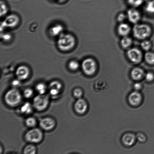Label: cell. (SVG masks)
<instances>
[{"label": "cell", "mask_w": 154, "mask_h": 154, "mask_svg": "<svg viewBox=\"0 0 154 154\" xmlns=\"http://www.w3.org/2000/svg\"><path fill=\"white\" fill-rule=\"evenodd\" d=\"M143 0H128L130 5L134 7H140L142 4Z\"/></svg>", "instance_id": "4316f807"}, {"label": "cell", "mask_w": 154, "mask_h": 154, "mask_svg": "<svg viewBox=\"0 0 154 154\" xmlns=\"http://www.w3.org/2000/svg\"><path fill=\"white\" fill-rule=\"evenodd\" d=\"M151 47V43L149 40H144L141 43V47L145 51L149 50Z\"/></svg>", "instance_id": "484cf974"}, {"label": "cell", "mask_w": 154, "mask_h": 154, "mask_svg": "<svg viewBox=\"0 0 154 154\" xmlns=\"http://www.w3.org/2000/svg\"><path fill=\"white\" fill-rule=\"evenodd\" d=\"M64 27L60 24L54 25L49 29V33L51 35L56 37L60 36L63 33Z\"/></svg>", "instance_id": "2e32d148"}, {"label": "cell", "mask_w": 154, "mask_h": 154, "mask_svg": "<svg viewBox=\"0 0 154 154\" xmlns=\"http://www.w3.org/2000/svg\"><path fill=\"white\" fill-rule=\"evenodd\" d=\"M36 90L40 94H45L46 90V86L43 83H39L36 86Z\"/></svg>", "instance_id": "603a6c76"}, {"label": "cell", "mask_w": 154, "mask_h": 154, "mask_svg": "<svg viewBox=\"0 0 154 154\" xmlns=\"http://www.w3.org/2000/svg\"><path fill=\"white\" fill-rule=\"evenodd\" d=\"M21 112L25 114H29L32 111V107L31 104L29 102L25 103L21 107Z\"/></svg>", "instance_id": "d6986e66"}, {"label": "cell", "mask_w": 154, "mask_h": 154, "mask_svg": "<svg viewBox=\"0 0 154 154\" xmlns=\"http://www.w3.org/2000/svg\"><path fill=\"white\" fill-rule=\"evenodd\" d=\"M49 101V97L47 95L39 94L34 97L33 105L38 111H43L48 107Z\"/></svg>", "instance_id": "277c9868"}, {"label": "cell", "mask_w": 154, "mask_h": 154, "mask_svg": "<svg viewBox=\"0 0 154 154\" xmlns=\"http://www.w3.org/2000/svg\"><path fill=\"white\" fill-rule=\"evenodd\" d=\"M30 74L29 69L26 66H21L17 69L16 75L19 80H24L28 78Z\"/></svg>", "instance_id": "30bf717a"}, {"label": "cell", "mask_w": 154, "mask_h": 154, "mask_svg": "<svg viewBox=\"0 0 154 154\" xmlns=\"http://www.w3.org/2000/svg\"><path fill=\"white\" fill-rule=\"evenodd\" d=\"M62 85L61 83L58 81H55L52 82L49 86V89H55V90L60 91L61 90Z\"/></svg>", "instance_id": "7402d4cb"}, {"label": "cell", "mask_w": 154, "mask_h": 154, "mask_svg": "<svg viewBox=\"0 0 154 154\" xmlns=\"http://www.w3.org/2000/svg\"><path fill=\"white\" fill-rule=\"evenodd\" d=\"M75 44L76 40L74 37L71 34L65 33L60 35L57 41L59 49L64 52L72 49Z\"/></svg>", "instance_id": "6da1fadb"}, {"label": "cell", "mask_w": 154, "mask_h": 154, "mask_svg": "<svg viewBox=\"0 0 154 154\" xmlns=\"http://www.w3.org/2000/svg\"><path fill=\"white\" fill-rule=\"evenodd\" d=\"M126 16L123 13H120L117 16V20L119 22H123L126 19Z\"/></svg>", "instance_id": "e575fe53"}, {"label": "cell", "mask_w": 154, "mask_h": 154, "mask_svg": "<svg viewBox=\"0 0 154 154\" xmlns=\"http://www.w3.org/2000/svg\"><path fill=\"white\" fill-rule=\"evenodd\" d=\"M5 100L8 105L16 106L19 105L22 100V96L20 92L16 89H12L6 93Z\"/></svg>", "instance_id": "3957f363"}, {"label": "cell", "mask_w": 154, "mask_h": 154, "mask_svg": "<svg viewBox=\"0 0 154 154\" xmlns=\"http://www.w3.org/2000/svg\"><path fill=\"white\" fill-rule=\"evenodd\" d=\"M79 63L75 60L70 61L68 64L69 69L73 71L76 70L79 67Z\"/></svg>", "instance_id": "d4e9b609"}, {"label": "cell", "mask_w": 154, "mask_h": 154, "mask_svg": "<svg viewBox=\"0 0 154 154\" xmlns=\"http://www.w3.org/2000/svg\"><path fill=\"white\" fill-rule=\"evenodd\" d=\"M19 17L15 14H11L8 16L1 23V30L2 31L6 28H13L19 23Z\"/></svg>", "instance_id": "52a82bcc"}, {"label": "cell", "mask_w": 154, "mask_h": 154, "mask_svg": "<svg viewBox=\"0 0 154 154\" xmlns=\"http://www.w3.org/2000/svg\"><path fill=\"white\" fill-rule=\"evenodd\" d=\"M55 1H58V0H55Z\"/></svg>", "instance_id": "ab89813d"}, {"label": "cell", "mask_w": 154, "mask_h": 154, "mask_svg": "<svg viewBox=\"0 0 154 154\" xmlns=\"http://www.w3.org/2000/svg\"><path fill=\"white\" fill-rule=\"evenodd\" d=\"M134 87L135 90H139L142 88V85L139 83H136L134 84Z\"/></svg>", "instance_id": "d590c367"}, {"label": "cell", "mask_w": 154, "mask_h": 154, "mask_svg": "<svg viewBox=\"0 0 154 154\" xmlns=\"http://www.w3.org/2000/svg\"><path fill=\"white\" fill-rule=\"evenodd\" d=\"M152 29L150 26L147 24H136L133 29V35L139 40H145L151 35Z\"/></svg>", "instance_id": "7a4b0ae2"}, {"label": "cell", "mask_w": 154, "mask_h": 154, "mask_svg": "<svg viewBox=\"0 0 154 154\" xmlns=\"http://www.w3.org/2000/svg\"><path fill=\"white\" fill-rule=\"evenodd\" d=\"M127 16L130 22L134 24L137 23L141 17L139 11L134 8H131L128 10Z\"/></svg>", "instance_id": "9c48e42d"}, {"label": "cell", "mask_w": 154, "mask_h": 154, "mask_svg": "<svg viewBox=\"0 0 154 154\" xmlns=\"http://www.w3.org/2000/svg\"><path fill=\"white\" fill-rule=\"evenodd\" d=\"M132 38L127 36L123 37V38L121 41V45L125 49L129 48L132 44Z\"/></svg>", "instance_id": "ac0fdd59"}, {"label": "cell", "mask_w": 154, "mask_h": 154, "mask_svg": "<svg viewBox=\"0 0 154 154\" xmlns=\"http://www.w3.org/2000/svg\"><path fill=\"white\" fill-rule=\"evenodd\" d=\"M36 123V119L32 117L28 118L25 121L26 125L29 127H34L35 126Z\"/></svg>", "instance_id": "cb8c5ba5"}, {"label": "cell", "mask_w": 154, "mask_h": 154, "mask_svg": "<svg viewBox=\"0 0 154 154\" xmlns=\"http://www.w3.org/2000/svg\"><path fill=\"white\" fill-rule=\"evenodd\" d=\"M136 137L134 134L127 133L122 137V141L125 145L131 146L135 143Z\"/></svg>", "instance_id": "9a60e30c"}, {"label": "cell", "mask_w": 154, "mask_h": 154, "mask_svg": "<svg viewBox=\"0 0 154 154\" xmlns=\"http://www.w3.org/2000/svg\"><path fill=\"white\" fill-rule=\"evenodd\" d=\"M148 1L153 2H154V0H148Z\"/></svg>", "instance_id": "f35d334b"}, {"label": "cell", "mask_w": 154, "mask_h": 154, "mask_svg": "<svg viewBox=\"0 0 154 154\" xmlns=\"http://www.w3.org/2000/svg\"><path fill=\"white\" fill-rule=\"evenodd\" d=\"M145 9L148 13L154 14V2L149 1L146 6Z\"/></svg>", "instance_id": "83f0119b"}, {"label": "cell", "mask_w": 154, "mask_h": 154, "mask_svg": "<svg viewBox=\"0 0 154 154\" xmlns=\"http://www.w3.org/2000/svg\"><path fill=\"white\" fill-rule=\"evenodd\" d=\"M12 84L15 87L17 86L20 84V81L18 80H15L12 82Z\"/></svg>", "instance_id": "8d00e7d4"}, {"label": "cell", "mask_w": 154, "mask_h": 154, "mask_svg": "<svg viewBox=\"0 0 154 154\" xmlns=\"http://www.w3.org/2000/svg\"><path fill=\"white\" fill-rule=\"evenodd\" d=\"M82 68L86 75L91 76L96 72L97 64L94 60L91 58L85 59L82 64Z\"/></svg>", "instance_id": "5b68a950"}, {"label": "cell", "mask_w": 154, "mask_h": 154, "mask_svg": "<svg viewBox=\"0 0 154 154\" xmlns=\"http://www.w3.org/2000/svg\"><path fill=\"white\" fill-rule=\"evenodd\" d=\"M146 79L148 81H153L154 79V75L152 72H148L145 76Z\"/></svg>", "instance_id": "836d02e7"}, {"label": "cell", "mask_w": 154, "mask_h": 154, "mask_svg": "<svg viewBox=\"0 0 154 154\" xmlns=\"http://www.w3.org/2000/svg\"><path fill=\"white\" fill-rule=\"evenodd\" d=\"M145 60L148 64H154V53L150 52H146L145 55Z\"/></svg>", "instance_id": "ffe728a7"}, {"label": "cell", "mask_w": 154, "mask_h": 154, "mask_svg": "<svg viewBox=\"0 0 154 154\" xmlns=\"http://www.w3.org/2000/svg\"><path fill=\"white\" fill-rule=\"evenodd\" d=\"M131 31V27L128 24L123 23L120 24L118 27V32L120 35L123 37L128 36Z\"/></svg>", "instance_id": "5bb4252c"}, {"label": "cell", "mask_w": 154, "mask_h": 154, "mask_svg": "<svg viewBox=\"0 0 154 154\" xmlns=\"http://www.w3.org/2000/svg\"><path fill=\"white\" fill-rule=\"evenodd\" d=\"M25 139L27 141L31 143H38L43 138V133L38 128H34L30 130L26 134Z\"/></svg>", "instance_id": "8992f818"}, {"label": "cell", "mask_w": 154, "mask_h": 154, "mask_svg": "<svg viewBox=\"0 0 154 154\" xmlns=\"http://www.w3.org/2000/svg\"><path fill=\"white\" fill-rule=\"evenodd\" d=\"M1 38L4 41H9L11 38V35L10 33H4V34H1Z\"/></svg>", "instance_id": "1f68e13d"}, {"label": "cell", "mask_w": 154, "mask_h": 154, "mask_svg": "<svg viewBox=\"0 0 154 154\" xmlns=\"http://www.w3.org/2000/svg\"><path fill=\"white\" fill-rule=\"evenodd\" d=\"M136 137L139 141L141 142L144 143L145 142L146 138L145 136L142 133H138L137 134Z\"/></svg>", "instance_id": "d6a6232c"}, {"label": "cell", "mask_w": 154, "mask_h": 154, "mask_svg": "<svg viewBox=\"0 0 154 154\" xmlns=\"http://www.w3.org/2000/svg\"><path fill=\"white\" fill-rule=\"evenodd\" d=\"M127 55L130 61L135 64H138L142 60V53L140 50L136 48L129 49L127 53Z\"/></svg>", "instance_id": "ba28073f"}, {"label": "cell", "mask_w": 154, "mask_h": 154, "mask_svg": "<svg viewBox=\"0 0 154 154\" xmlns=\"http://www.w3.org/2000/svg\"><path fill=\"white\" fill-rule=\"evenodd\" d=\"M128 99L131 105L136 106L141 102L142 96L138 92L134 91L130 94Z\"/></svg>", "instance_id": "4fadbf2b"}, {"label": "cell", "mask_w": 154, "mask_h": 154, "mask_svg": "<svg viewBox=\"0 0 154 154\" xmlns=\"http://www.w3.org/2000/svg\"><path fill=\"white\" fill-rule=\"evenodd\" d=\"M65 1H66V0H58V2H59L61 3V2H64Z\"/></svg>", "instance_id": "74e56055"}, {"label": "cell", "mask_w": 154, "mask_h": 154, "mask_svg": "<svg viewBox=\"0 0 154 154\" xmlns=\"http://www.w3.org/2000/svg\"><path fill=\"white\" fill-rule=\"evenodd\" d=\"M131 75L134 80H139L144 76V72L142 69L140 68H135L131 71Z\"/></svg>", "instance_id": "e0dca14e"}, {"label": "cell", "mask_w": 154, "mask_h": 154, "mask_svg": "<svg viewBox=\"0 0 154 154\" xmlns=\"http://www.w3.org/2000/svg\"><path fill=\"white\" fill-rule=\"evenodd\" d=\"M40 125L42 129L49 131L53 129L55 125V122L51 118H45L40 121Z\"/></svg>", "instance_id": "8fae6325"}, {"label": "cell", "mask_w": 154, "mask_h": 154, "mask_svg": "<svg viewBox=\"0 0 154 154\" xmlns=\"http://www.w3.org/2000/svg\"><path fill=\"white\" fill-rule=\"evenodd\" d=\"M8 8L7 5L4 2L1 1V16H2L7 13Z\"/></svg>", "instance_id": "f1b7e54d"}, {"label": "cell", "mask_w": 154, "mask_h": 154, "mask_svg": "<svg viewBox=\"0 0 154 154\" xmlns=\"http://www.w3.org/2000/svg\"><path fill=\"white\" fill-rule=\"evenodd\" d=\"M87 104L84 99L79 98L75 103L74 108L78 114H83L85 112L87 109Z\"/></svg>", "instance_id": "7c38bea8"}, {"label": "cell", "mask_w": 154, "mask_h": 154, "mask_svg": "<svg viewBox=\"0 0 154 154\" xmlns=\"http://www.w3.org/2000/svg\"><path fill=\"white\" fill-rule=\"evenodd\" d=\"M36 149L35 146L32 145H28L24 149L23 153L25 154H34L36 153Z\"/></svg>", "instance_id": "44dd1931"}, {"label": "cell", "mask_w": 154, "mask_h": 154, "mask_svg": "<svg viewBox=\"0 0 154 154\" xmlns=\"http://www.w3.org/2000/svg\"><path fill=\"white\" fill-rule=\"evenodd\" d=\"M74 96L79 99L82 95V91L81 89L77 88L75 89L73 92Z\"/></svg>", "instance_id": "f546056e"}, {"label": "cell", "mask_w": 154, "mask_h": 154, "mask_svg": "<svg viewBox=\"0 0 154 154\" xmlns=\"http://www.w3.org/2000/svg\"><path fill=\"white\" fill-rule=\"evenodd\" d=\"M33 91L30 88H27L24 91L23 94L26 98H29L31 97L33 95Z\"/></svg>", "instance_id": "4dcf8cb0"}]
</instances>
